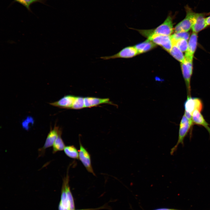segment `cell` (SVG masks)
<instances>
[{
  "mask_svg": "<svg viewBox=\"0 0 210 210\" xmlns=\"http://www.w3.org/2000/svg\"><path fill=\"white\" fill-rule=\"evenodd\" d=\"M173 17L169 14L163 23L155 29L150 30H138L143 36L148 38L153 34L170 36L172 33L173 29Z\"/></svg>",
  "mask_w": 210,
  "mask_h": 210,
  "instance_id": "6da1fadb",
  "label": "cell"
},
{
  "mask_svg": "<svg viewBox=\"0 0 210 210\" xmlns=\"http://www.w3.org/2000/svg\"><path fill=\"white\" fill-rule=\"evenodd\" d=\"M193 125L192 121L188 119L184 114L179 124L178 141L176 145L171 148V155H173L176 151L179 144L183 145L184 138Z\"/></svg>",
  "mask_w": 210,
  "mask_h": 210,
  "instance_id": "7a4b0ae2",
  "label": "cell"
},
{
  "mask_svg": "<svg viewBox=\"0 0 210 210\" xmlns=\"http://www.w3.org/2000/svg\"><path fill=\"white\" fill-rule=\"evenodd\" d=\"M186 14L185 18L175 26L174 31L175 33L188 32L192 27L194 22L196 13L188 5L185 7Z\"/></svg>",
  "mask_w": 210,
  "mask_h": 210,
  "instance_id": "3957f363",
  "label": "cell"
},
{
  "mask_svg": "<svg viewBox=\"0 0 210 210\" xmlns=\"http://www.w3.org/2000/svg\"><path fill=\"white\" fill-rule=\"evenodd\" d=\"M185 110L184 114L191 116L194 111L197 110L201 112L203 109V104L202 100L198 97L187 96L184 104Z\"/></svg>",
  "mask_w": 210,
  "mask_h": 210,
  "instance_id": "277c9868",
  "label": "cell"
},
{
  "mask_svg": "<svg viewBox=\"0 0 210 210\" xmlns=\"http://www.w3.org/2000/svg\"><path fill=\"white\" fill-rule=\"evenodd\" d=\"M193 60L185 59L181 64L182 74L186 84L187 96H191L190 80L192 74Z\"/></svg>",
  "mask_w": 210,
  "mask_h": 210,
  "instance_id": "5b68a950",
  "label": "cell"
},
{
  "mask_svg": "<svg viewBox=\"0 0 210 210\" xmlns=\"http://www.w3.org/2000/svg\"><path fill=\"white\" fill-rule=\"evenodd\" d=\"M148 39L155 44L160 46L168 52L171 50L173 46L171 37L170 36L153 34L149 36Z\"/></svg>",
  "mask_w": 210,
  "mask_h": 210,
  "instance_id": "8992f818",
  "label": "cell"
},
{
  "mask_svg": "<svg viewBox=\"0 0 210 210\" xmlns=\"http://www.w3.org/2000/svg\"><path fill=\"white\" fill-rule=\"evenodd\" d=\"M62 132V131L59 127L55 126L52 129L51 128L48 134L45 144L43 147L38 149V157L43 156L46 150L52 146L53 144L59 134Z\"/></svg>",
  "mask_w": 210,
  "mask_h": 210,
  "instance_id": "52a82bcc",
  "label": "cell"
},
{
  "mask_svg": "<svg viewBox=\"0 0 210 210\" xmlns=\"http://www.w3.org/2000/svg\"><path fill=\"white\" fill-rule=\"evenodd\" d=\"M80 149L78 150V159L81 162L87 170L95 176L92 168L91 156L87 150L83 146L80 139L79 140Z\"/></svg>",
  "mask_w": 210,
  "mask_h": 210,
  "instance_id": "ba28073f",
  "label": "cell"
},
{
  "mask_svg": "<svg viewBox=\"0 0 210 210\" xmlns=\"http://www.w3.org/2000/svg\"><path fill=\"white\" fill-rule=\"evenodd\" d=\"M138 51L134 47H127L123 49L117 53L111 56L100 57L104 60H109L118 58H129L138 54Z\"/></svg>",
  "mask_w": 210,
  "mask_h": 210,
  "instance_id": "9c48e42d",
  "label": "cell"
},
{
  "mask_svg": "<svg viewBox=\"0 0 210 210\" xmlns=\"http://www.w3.org/2000/svg\"><path fill=\"white\" fill-rule=\"evenodd\" d=\"M210 13H197L195 20L192 27L193 32L197 33L207 26L205 16Z\"/></svg>",
  "mask_w": 210,
  "mask_h": 210,
  "instance_id": "30bf717a",
  "label": "cell"
},
{
  "mask_svg": "<svg viewBox=\"0 0 210 210\" xmlns=\"http://www.w3.org/2000/svg\"><path fill=\"white\" fill-rule=\"evenodd\" d=\"M197 33L192 32L190 37L188 47L185 54V59L193 60L197 45Z\"/></svg>",
  "mask_w": 210,
  "mask_h": 210,
  "instance_id": "8fae6325",
  "label": "cell"
},
{
  "mask_svg": "<svg viewBox=\"0 0 210 210\" xmlns=\"http://www.w3.org/2000/svg\"><path fill=\"white\" fill-rule=\"evenodd\" d=\"M76 97L72 95H66L59 100L50 104L52 106L60 108L71 109Z\"/></svg>",
  "mask_w": 210,
  "mask_h": 210,
  "instance_id": "7c38bea8",
  "label": "cell"
},
{
  "mask_svg": "<svg viewBox=\"0 0 210 210\" xmlns=\"http://www.w3.org/2000/svg\"><path fill=\"white\" fill-rule=\"evenodd\" d=\"M85 108H91L102 104L114 105L108 98H99L93 97H84Z\"/></svg>",
  "mask_w": 210,
  "mask_h": 210,
  "instance_id": "4fadbf2b",
  "label": "cell"
},
{
  "mask_svg": "<svg viewBox=\"0 0 210 210\" xmlns=\"http://www.w3.org/2000/svg\"><path fill=\"white\" fill-rule=\"evenodd\" d=\"M192 119L193 124L203 126L207 130L210 136L209 125L205 120L201 112L197 110H195L192 115Z\"/></svg>",
  "mask_w": 210,
  "mask_h": 210,
  "instance_id": "5bb4252c",
  "label": "cell"
},
{
  "mask_svg": "<svg viewBox=\"0 0 210 210\" xmlns=\"http://www.w3.org/2000/svg\"><path fill=\"white\" fill-rule=\"evenodd\" d=\"M156 45L148 39L142 43L136 45L134 47L137 50L139 54L148 51L155 48Z\"/></svg>",
  "mask_w": 210,
  "mask_h": 210,
  "instance_id": "9a60e30c",
  "label": "cell"
},
{
  "mask_svg": "<svg viewBox=\"0 0 210 210\" xmlns=\"http://www.w3.org/2000/svg\"><path fill=\"white\" fill-rule=\"evenodd\" d=\"M174 58L181 63L185 61V56L183 52L175 45L173 44L172 47L169 52Z\"/></svg>",
  "mask_w": 210,
  "mask_h": 210,
  "instance_id": "2e32d148",
  "label": "cell"
},
{
  "mask_svg": "<svg viewBox=\"0 0 210 210\" xmlns=\"http://www.w3.org/2000/svg\"><path fill=\"white\" fill-rule=\"evenodd\" d=\"M64 150L65 154L69 157L74 159H78V150L74 146H66Z\"/></svg>",
  "mask_w": 210,
  "mask_h": 210,
  "instance_id": "e0dca14e",
  "label": "cell"
},
{
  "mask_svg": "<svg viewBox=\"0 0 210 210\" xmlns=\"http://www.w3.org/2000/svg\"><path fill=\"white\" fill-rule=\"evenodd\" d=\"M46 1V0H13L12 4L18 3L25 7L29 11L32 12L30 8L32 4L37 2L45 4Z\"/></svg>",
  "mask_w": 210,
  "mask_h": 210,
  "instance_id": "ac0fdd59",
  "label": "cell"
},
{
  "mask_svg": "<svg viewBox=\"0 0 210 210\" xmlns=\"http://www.w3.org/2000/svg\"><path fill=\"white\" fill-rule=\"evenodd\" d=\"M62 134V132L59 134L53 144L52 151L53 154L64 150L66 146L61 137Z\"/></svg>",
  "mask_w": 210,
  "mask_h": 210,
  "instance_id": "d6986e66",
  "label": "cell"
},
{
  "mask_svg": "<svg viewBox=\"0 0 210 210\" xmlns=\"http://www.w3.org/2000/svg\"><path fill=\"white\" fill-rule=\"evenodd\" d=\"M173 43L178 40L183 39L188 40L190 38V33L188 32H181L175 33L171 36Z\"/></svg>",
  "mask_w": 210,
  "mask_h": 210,
  "instance_id": "ffe728a7",
  "label": "cell"
},
{
  "mask_svg": "<svg viewBox=\"0 0 210 210\" xmlns=\"http://www.w3.org/2000/svg\"><path fill=\"white\" fill-rule=\"evenodd\" d=\"M85 108L84 97H76L71 109H79Z\"/></svg>",
  "mask_w": 210,
  "mask_h": 210,
  "instance_id": "44dd1931",
  "label": "cell"
},
{
  "mask_svg": "<svg viewBox=\"0 0 210 210\" xmlns=\"http://www.w3.org/2000/svg\"><path fill=\"white\" fill-rule=\"evenodd\" d=\"M188 44L187 40L183 39L178 40L173 43V45H176L182 52L187 51Z\"/></svg>",
  "mask_w": 210,
  "mask_h": 210,
  "instance_id": "7402d4cb",
  "label": "cell"
},
{
  "mask_svg": "<svg viewBox=\"0 0 210 210\" xmlns=\"http://www.w3.org/2000/svg\"><path fill=\"white\" fill-rule=\"evenodd\" d=\"M34 122V120L32 117L28 116L22 123L23 128L26 130H28L29 128L30 125H32Z\"/></svg>",
  "mask_w": 210,
  "mask_h": 210,
  "instance_id": "603a6c76",
  "label": "cell"
},
{
  "mask_svg": "<svg viewBox=\"0 0 210 210\" xmlns=\"http://www.w3.org/2000/svg\"><path fill=\"white\" fill-rule=\"evenodd\" d=\"M153 210H179L163 208H158V209H154Z\"/></svg>",
  "mask_w": 210,
  "mask_h": 210,
  "instance_id": "cb8c5ba5",
  "label": "cell"
},
{
  "mask_svg": "<svg viewBox=\"0 0 210 210\" xmlns=\"http://www.w3.org/2000/svg\"><path fill=\"white\" fill-rule=\"evenodd\" d=\"M103 207H100V208H95V209H80V210H98V209H102L103 208Z\"/></svg>",
  "mask_w": 210,
  "mask_h": 210,
  "instance_id": "d4e9b609",
  "label": "cell"
},
{
  "mask_svg": "<svg viewBox=\"0 0 210 210\" xmlns=\"http://www.w3.org/2000/svg\"><path fill=\"white\" fill-rule=\"evenodd\" d=\"M206 22L207 26L210 25V16L206 18Z\"/></svg>",
  "mask_w": 210,
  "mask_h": 210,
  "instance_id": "484cf974",
  "label": "cell"
}]
</instances>
